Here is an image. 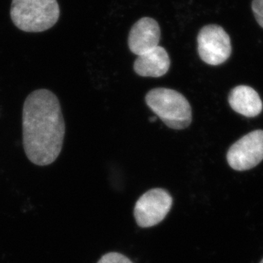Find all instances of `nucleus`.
<instances>
[{
    "instance_id": "20e7f679",
    "label": "nucleus",
    "mask_w": 263,
    "mask_h": 263,
    "mask_svg": "<svg viewBox=\"0 0 263 263\" xmlns=\"http://www.w3.org/2000/svg\"><path fill=\"white\" fill-rule=\"evenodd\" d=\"M173 199L164 189H154L140 197L134 208L137 225L146 229L161 222L172 209Z\"/></svg>"
},
{
    "instance_id": "7ed1b4c3",
    "label": "nucleus",
    "mask_w": 263,
    "mask_h": 263,
    "mask_svg": "<svg viewBox=\"0 0 263 263\" xmlns=\"http://www.w3.org/2000/svg\"><path fill=\"white\" fill-rule=\"evenodd\" d=\"M146 102L152 111L172 129H186L191 124V106L183 95L174 89H152L146 96Z\"/></svg>"
},
{
    "instance_id": "9d476101",
    "label": "nucleus",
    "mask_w": 263,
    "mask_h": 263,
    "mask_svg": "<svg viewBox=\"0 0 263 263\" xmlns=\"http://www.w3.org/2000/svg\"><path fill=\"white\" fill-rule=\"evenodd\" d=\"M97 263H133L127 256L118 253L109 252L102 256Z\"/></svg>"
},
{
    "instance_id": "6e6552de",
    "label": "nucleus",
    "mask_w": 263,
    "mask_h": 263,
    "mask_svg": "<svg viewBox=\"0 0 263 263\" xmlns=\"http://www.w3.org/2000/svg\"><path fill=\"white\" fill-rule=\"evenodd\" d=\"M170 66L171 59L166 50L159 45L138 55L134 62V70L142 77L159 78L166 74Z\"/></svg>"
},
{
    "instance_id": "9b49d317",
    "label": "nucleus",
    "mask_w": 263,
    "mask_h": 263,
    "mask_svg": "<svg viewBox=\"0 0 263 263\" xmlns=\"http://www.w3.org/2000/svg\"><path fill=\"white\" fill-rule=\"evenodd\" d=\"M252 10L256 22L263 28V0H253Z\"/></svg>"
},
{
    "instance_id": "0eeeda50",
    "label": "nucleus",
    "mask_w": 263,
    "mask_h": 263,
    "mask_svg": "<svg viewBox=\"0 0 263 263\" xmlns=\"http://www.w3.org/2000/svg\"><path fill=\"white\" fill-rule=\"evenodd\" d=\"M161 32L159 23L150 17H143L135 23L129 31L128 45L135 55H140L159 46Z\"/></svg>"
},
{
    "instance_id": "1a4fd4ad",
    "label": "nucleus",
    "mask_w": 263,
    "mask_h": 263,
    "mask_svg": "<svg viewBox=\"0 0 263 263\" xmlns=\"http://www.w3.org/2000/svg\"><path fill=\"white\" fill-rule=\"evenodd\" d=\"M229 102L235 112L246 117H256L262 111L261 97L253 88L247 85H238L232 89Z\"/></svg>"
},
{
    "instance_id": "f03ea898",
    "label": "nucleus",
    "mask_w": 263,
    "mask_h": 263,
    "mask_svg": "<svg viewBox=\"0 0 263 263\" xmlns=\"http://www.w3.org/2000/svg\"><path fill=\"white\" fill-rule=\"evenodd\" d=\"M61 15L58 0H12L10 18L26 32H42L57 24Z\"/></svg>"
},
{
    "instance_id": "f257e3e1",
    "label": "nucleus",
    "mask_w": 263,
    "mask_h": 263,
    "mask_svg": "<svg viewBox=\"0 0 263 263\" xmlns=\"http://www.w3.org/2000/svg\"><path fill=\"white\" fill-rule=\"evenodd\" d=\"M23 146L32 164L45 166L57 160L62 152L66 124L59 100L49 89L32 91L23 111Z\"/></svg>"
},
{
    "instance_id": "423d86ee",
    "label": "nucleus",
    "mask_w": 263,
    "mask_h": 263,
    "mask_svg": "<svg viewBox=\"0 0 263 263\" xmlns=\"http://www.w3.org/2000/svg\"><path fill=\"white\" fill-rule=\"evenodd\" d=\"M227 160L229 166L238 172L258 165L263 160V130L248 133L232 145L227 154Z\"/></svg>"
},
{
    "instance_id": "39448f33",
    "label": "nucleus",
    "mask_w": 263,
    "mask_h": 263,
    "mask_svg": "<svg viewBox=\"0 0 263 263\" xmlns=\"http://www.w3.org/2000/svg\"><path fill=\"white\" fill-rule=\"evenodd\" d=\"M197 40L199 57L207 64L218 66L231 55V40L220 26H205L199 31Z\"/></svg>"
},
{
    "instance_id": "f8f14e48",
    "label": "nucleus",
    "mask_w": 263,
    "mask_h": 263,
    "mask_svg": "<svg viewBox=\"0 0 263 263\" xmlns=\"http://www.w3.org/2000/svg\"><path fill=\"white\" fill-rule=\"evenodd\" d=\"M150 121H151V122L156 121V117L151 118V119H150Z\"/></svg>"
},
{
    "instance_id": "ddd939ff",
    "label": "nucleus",
    "mask_w": 263,
    "mask_h": 263,
    "mask_svg": "<svg viewBox=\"0 0 263 263\" xmlns=\"http://www.w3.org/2000/svg\"><path fill=\"white\" fill-rule=\"evenodd\" d=\"M260 263H263V259H262V260H261V261Z\"/></svg>"
}]
</instances>
